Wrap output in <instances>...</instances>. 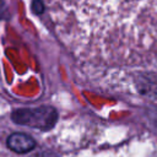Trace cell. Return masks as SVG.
I'll use <instances>...</instances> for the list:
<instances>
[{
  "instance_id": "3",
  "label": "cell",
  "mask_w": 157,
  "mask_h": 157,
  "mask_svg": "<svg viewBox=\"0 0 157 157\" xmlns=\"http://www.w3.org/2000/svg\"><path fill=\"white\" fill-rule=\"evenodd\" d=\"M33 9H34V11H36L37 13H40L42 10H43V5H42V2H40L39 0H36V1L33 2Z\"/></svg>"
},
{
  "instance_id": "1",
  "label": "cell",
  "mask_w": 157,
  "mask_h": 157,
  "mask_svg": "<svg viewBox=\"0 0 157 157\" xmlns=\"http://www.w3.org/2000/svg\"><path fill=\"white\" fill-rule=\"evenodd\" d=\"M11 118L16 124L20 125H26L39 130H49L56 123L58 113L52 107L21 108L12 112Z\"/></svg>"
},
{
  "instance_id": "2",
  "label": "cell",
  "mask_w": 157,
  "mask_h": 157,
  "mask_svg": "<svg viewBox=\"0 0 157 157\" xmlns=\"http://www.w3.org/2000/svg\"><path fill=\"white\" fill-rule=\"evenodd\" d=\"M7 147L17 153H25V152H28L34 148L36 146V141L26 135V134H22V132H13L11 134L9 137H7Z\"/></svg>"
},
{
  "instance_id": "5",
  "label": "cell",
  "mask_w": 157,
  "mask_h": 157,
  "mask_svg": "<svg viewBox=\"0 0 157 157\" xmlns=\"http://www.w3.org/2000/svg\"><path fill=\"white\" fill-rule=\"evenodd\" d=\"M4 9H5V4H4V0H0V17L2 16V15H1V12H4V11H5Z\"/></svg>"
},
{
  "instance_id": "4",
  "label": "cell",
  "mask_w": 157,
  "mask_h": 157,
  "mask_svg": "<svg viewBox=\"0 0 157 157\" xmlns=\"http://www.w3.org/2000/svg\"><path fill=\"white\" fill-rule=\"evenodd\" d=\"M32 157H56V156L50 152H38L37 155H33Z\"/></svg>"
}]
</instances>
